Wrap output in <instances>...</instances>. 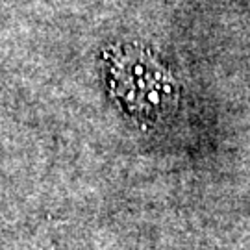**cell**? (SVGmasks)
<instances>
[{"instance_id":"cell-1","label":"cell","mask_w":250,"mask_h":250,"mask_svg":"<svg viewBox=\"0 0 250 250\" xmlns=\"http://www.w3.org/2000/svg\"><path fill=\"white\" fill-rule=\"evenodd\" d=\"M104 58L111 95L132 119L141 125H154L176 106V80L146 48L113 46Z\"/></svg>"}]
</instances>
